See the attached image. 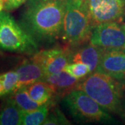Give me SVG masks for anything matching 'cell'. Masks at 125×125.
I'll list each match as a JSON object with an SVG mask.
<instances>
[{"label": "cell", "mask_w": 125, "mask_h": 125, "mask_svg": "<svg viewBox=\"0 0 125 125\" xmlns=\"http://www.w3.org/2000/svg\"><path fill=\"white\" fill-rule=\"evenodd\" d=\"M22 113L12 96L8 97L0 107V125H22Z\"/></svg>", "instance_id": "cell-12"}, {"label": "cell", "mask_w": 125, "mask_h": 125, "mask_svg": "<svg viewBox=\"0 0 125 125\" xmlns=\"http://www.w3.org/2000/svg\"><path fill=\"white\" fill-rule=\"evenodd\" d=\"M15 70L18 76L16 89L22 86H27L38 81H42L45 76L42 67L32 58L24 61Z\"/></svg>", "instance_id": "cell-10"}, {"label": "cell", "mask_w": 125, "mask_h": 125, "mask_svg": "<svg viewBox=\"0 0 125 125\" xmlns=\"http://www.w3.org/2000/svg\"><path fill=\"white\" fill-rule=\"evenodd\" d=\"M40 46L9 11L0 13V50L33 55Z\"/></svg>", "instance_id": "cell-5"}, {"label": "cell", "mask_w": 125, "mask_h": 125, "mask_svg": "<svg viewBox=\"0 0 125 125\" xmlns=\"http://www.w3.org/2000/svg\"><path fill=\"white\" fill-rule=\"evenodd\" d=\"M0 79L3 84L4 94L10 93L16 89L18 76L15 70L7 72L0 74Z\"/></svg>", "instance_id": "cell-18"}, {"label": "cell", "mask_w": 125, "mask_h": 125, "mask_svg": "<svg viewBox=\"0 0 125 125\" xmlns=\"http://www.w3.org/2000/svg\"><path fill=\"white\" fill-rule=\"evenodd\" d=\"M27 1V0H5L4 10L10 11L15 10Z\"/></svg>", "instance_id": "cell-20"}, {"label": "cell", "mask_w": 125, "mask_h": 125, "mask_svg": "<svg viewBox=\"0 0 125 125\" xmlns=\"http://www.w3.org/2000/svg\"><path fill=\"white\" fill-rule=\"evenodd\" d=\"M90 43L108 49H125V28L116 22L94 27Z\"/></svg>", "instance_id": "cell-7"}, {"label": "cell", "mask_w": 125, "mask_h": 125, "mask_svg": "<svg viewBox=\"0 0 125 125\" xmlns=\"http://www.w3.org/2000/svg\"><path fill=\"white\" fill-rule=\"evenodd\" d=\"M4 0H0V13H1L3 10H4Z\"/></svg>", "instance_id": "cell-22"}, {"label": "cell", "mask_w": 125, "mask_h": 125, "mask_svg": "<svg viewBox=\"0 0 125 125\" xmlns=\"http://www.w3.org/2000/svg\"><path fill=\"white\" fill-rule=\"evenodd\" d=\"M12 97L23 112L31 111L41 106L40 104L31 98L27 86H22L14 90Z\"/></svg>", "instance_id": "cell-15"}, {"label": "cell", "mask_w": 125, "mask_h": 125, "mask_svg": "<svg viewBox=\"0 0 125 125\" xmlns=\"http://www.w3.org/2000/svg\"><path fill=\"white\" fill-rule=\"evenodd\" d=\"M88 13L94 25L122 21L125 15V0H84Z\"/></svg>", "instance_id": "cell-6"}, {"label": "cell", "mask_w": 125, "mask_h": 125, "mask_svg": "<svg viewBox=\"0 0 125 125\" xmlns=\"http://www.w3.org/2000/svg\"><path fill=\"white\" fill-rule=\"evenodd\" d=\"M104 50V48L90 43L72 54L70 62L84 63L89 67L92 73L96 71Z\"/></svg>", "instance_id": "cell-11"}, {"label": "cell", "mask_w": 125, "mask_h": 125, "mask_svg": "<svg viewBox=\"0 0 125 125\" xmlns=\"http://www.w3.org/2000/svg\"><path fill=\"white\" fill-rule=\"evenodd\" d=\"M95 72L125 79V49H105Z\"/></svg>", "instance_id": "cell-9"}, {"label": "cell", "mask_w": 125, "mask_h": 125, "mask_svg": "<svg viewBox=\"0 0 125 125\" xmlns=\"http://www.w3.org/2000/svg\"><path fill=\"white\" fill-rule=\"evenodd\" d=\"M27 87L31 98L40 105L50 104L56 94L54 87L45 81H36Z\"/></svg>", "instance_id": "cell-13"}, {"label": "cell", "mask_w": 125, "mask_h": 125, "mask_svg": "<svg viewBox=\"0 0 125 125\" xmlns=\"http://www.w3.org/2000/svg\"><path fill=\"white\" fill-rule=\"evenodd\" d=\"M124 27H125V24H124Z\"/></svg>", "instance_id": "cell-23"}, {"label": "cell", "mask_w": 125, "mask_h": 125, "mask_svg": "<svg viewBox=\"0 0 125 125\" xmlns=\"http://www.w3.org/2000/svg\"><path fill=\"white\" fill-rule=\"evenodd\" d=\"M80 79H76L64 70L49 74L44 77L43 80L49 83L54 87L56 94L58 93H65L70 89L76 88V85Z\"/></svg>", "instance_id": "cell-14"}, {"label": "cell", "mask_w": 125, "mask_h": 125, "mask_svg": "<svg viewBox=\"0 0 125 125\" xmlns=\"http://www.w3.org/2000/svg\"><path fill=\"white\" fill-rule=\"evenodd\" d=\"M108 113L125 120V79L99 72L90 73L76 85Z\"/></svg>", "instance_id": "cell-2"}, {"label": "cell", "mask_w": 125, "mask_h": 125, "mask_svg": "<svg viewBox=\"0 0 125 125\" xmlns=\"http://www.w3.org/2000/svg\"><path fill=\"white\" fill-rule=\"evenodd\" d=\"M67 0H27L19 23L39 46L61 38Z\"/></svg>", "instance_id": "cell-1"}, {"label": "cell", "mask_w": 125, "mask_h": 125, "mask_svg": "<svg viewBox=\"0 0 125 125\" xmlns=\"http://www.w3.org/2000/svg\"><path fill=\"white\" fill-rule=\"evenodd\" d=\"M62 102L72 118L78 122L104 124H115L117 122L110 113L80 89L72 90L64 97Z\"/></svg>", "instance_id": "cell-4"}, {"label": "cell", "mask_w": 125, "mask_h": 125, "mask_svg": "<svg viewBox=\"0 0 125 125\" xmlns=\"http://www.w3.org/2000/svg\"><path fill=\"white\" fill-rule=\"evenodd\" d=\"M94 27L84 0H67L61 38L71 46L82 45L90 40Z\"/></svg>", "instance_id": "cell-3"}, {"label": "cell", "mask_w": 125, "mask_h": 125, "mask_svg": "<svg viewBox=\"0 0 125 125\" xmlns=\"http://www.w3.org/2000/svg\"><path fill=\"white\" fill-rule=\"evenodd\" d=\"M63 70L78 79H81L91 73L89 67L82 62L68 63Z\"/></svg>", "instance_id": "cell-17"}, {"label": "cell", "mask_w": 125, "mask_h": 125, "mask_svg": "<svg viewBox=\"0 0 125 125\" xmlns=\"http://www.w3.org/2000/svg\"><path fill=\"white\" fill-rule=\"evenodd\" d=\"M44 125H70L65 116L63 115L58 108L54 109L51 113L48 114L46 120L43 123Z\"/></svg>", "instance_id": "cell-19"}, {"label": "cell", "mask_w": 125, "mask_h": 125, "mask_svg": "<svg viewBox=\"0 0 125 125\" xmlns=\"http://www.w3.org/2000/svg\"><path fill=\"white\" fill-rule=\"evenodd\" d=\"M49 104L41 105L40 107L31 111L23 112L22 125H43L49 114Z\"/></svg>", "instance_id": "cell-16"}, {"label": "cell", "mask_w": 125, "mask_h": 125, "mask_svg": "<svg viewBox=\"0 0 125 125\" xmlns=\"http://www.w3.org/2000/svg\"><path fill=\"white\" fill-rule=\"evenodd\" d=\"M4 95V87H3V84L2 82L0 79V96Z\"/></svg>", "instance_id": "cell-21"}, {"label": "cell", "mask_w": 125, "mask_h": 125, "mask_svg": "<svg viewBox=\"0 0 125 125\" xmlns=\"http://www.w3.org/2000/svg\"><path fill=\"white\" fill-rule=\"evenodd\" d=\"M72 54L66 48L54 47L38 51L33 55L32 59L42 67L45 76L63 71L71 61Z\"/></svg>", "instance_id": "cell-8"}]
</instances>
